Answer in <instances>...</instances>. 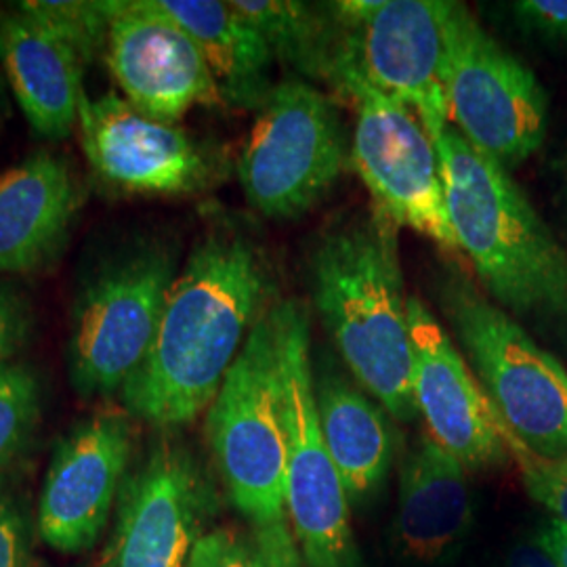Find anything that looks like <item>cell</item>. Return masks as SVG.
<instances>
[{
	"instance_id": "obj_1",
	"label": "cell",
	"mask_w": 567,
	"mask_h": 567,
	"mask_svg": "<svg viewBox=\"0 0 567 567\" xmlns=\"http://www.w3.org/2000/svg\"><path fill=\"white\" fill-rule=\"evenodd\" d=\"M271 292L259 244L238 227L210 229L179 269L154 344L122 389L126 414L156 429L196 421L271 307Z\"/></svg>"
},
{
	"instance_id": "obj_2",
	"label": "cell",
	"mask_w": 567,
	"mask_h": 567,
	"mask_svg": "<svg viewBox=\"0 0 567 567\" xmlns=\"http://www.w3.org/2000/svg\"><path fill=\"white\" fill-rule=\"evenodd\" d=\"M313 307L358 385L402 423L419 414L398 225L377 206L326 229L311 259Z\"/></svg>"
},
{
	"instance_id": "obj_3",
	"label": "cell",
	"mask_w": 567,
	"mask_h": 567,
	"mask_svg": "<svg viewBox=\"0 0 567 567\" xmlns=\"http://www.w3.org/2000/svg\"><path fill=\"white\" fill-rule=\"evenodd\" d=\"M458 252L505 311L567 322V252L503 164L447 124L433 140Z\"/></svg>"
},
{
	"instance_id": "obj_4",
	"label": "cell",
	"mask_w": 567,
	"mask_h": 567,
	"mask_svg": "<svg viewBox=\"0 0 567 567\" xmlns=\"http://www.w3.org/2000/svg\"><path fill=\"white\" fill-rule=\"evenodd\" d=\"M210 452L225 489L248 522L252 540L276 567H301L286 513V433L271 307L206 410Z\"/></svg>"
},
{
	"instance_id": "obj_5",
	"label": "cell",
	"mask_w": 567,
	"mask_h": 567,
	"mask_svg": "<svg viewBox=\"0 0 567 567\" xmlns=\"http://www.w3.org/2000/svg\"><path fill=\"white\" fill-rule=\"evenodd\" d=\"M177 250L133 240L105 250L76 286L68 339V374L84 398L122 393L147 358L179 274Z\"/></svg>"
},
{
	"instance_id": "obj_6",
	"label": "cell",
	"mask_w": 567,
	"mask_h": 567,
	"mask_svg": "<svg viewBox=\"0 0 567 567\" xmlns=\"http://www.w3.org/2000/svg\"><path fill=\"white\" fill-rule=\"evenodd\" d=\"M437 299L503 425L524 446L567 461V372L463 269L437 278Z\"/></svg>"
},
{
	"instance_id": "obj_7",
	"label": "cell",
	"mask_w": 567,
	"mask_h": 567,
	"mask_svg": "<svg viewBox=\"0 0 567 567\" xmlns=\"http://www.w3.org/2000/svg\"><path fill=\"white\" fill-rule=\"evenodd\" d=\"M286 433V513L309 567H362L349 498L330 458L316 404L309 311L295 299L271 305Z\"/></svg>"
},
{
	"instance_id": "obj_8",
	"label": "cell",
	"mask_w": 567,
	"mask_h": 567,
	"mask_svg": "<svg viewBox=\"0 0 567 567\" xmlns=\"http://www.w3.org/2000/svg\"><path fill=\"white\" fill-rule=\"evenodd\" d=\"M349 145L339 103L313 82L284 79L257 114L238 161L248 204L267 219H297L341 179Z\"/></svg>"
},
{
	"instance_id": "obj_9",
	"label": "cell",
	"mask_w": 567,
	"mask_h": 567,
	"mask_svg": "<svg viewBox=\"0 0 567 567\" xmlns=\"http://www.w3.org/2000/svg\"><path fill=\"white\" fill-rule=\"evenodd\" d=\"M446 37L450 124L507 171L522 166L547 140L543 84L463 2L450 0Z\"/></svg>"
},
{
	"instance_id": "obj_10",
	"label": "cell",
	"mask_w": 567,
	"mask_h": 567,
	"mask_svg": "<svg viewBox=\"0 0 567 567\" xmlns=\"http://www.w3.org/2000/svg\"><path fill=\"white\" fill-rule=\"evenodd\" d=\"M334 93L355 110L351 161L374 206L393 224L414 229L442 250L458 252L447 215L444 168L423 122L365 81L351 55Z\"/></svg>"
},
{
	"instance_id": "obj_11",
	"label": "cell",
	"mask_w": 567,
	"mask_h": 567,
	"mask_svg": "<svg viewBox=\"0 0 567 567\" xmlns=\"http://www.w3.org/2000/svg\"><path fill=\"white\" fill-rule=\"evenodd\" d=\"M349 55L381 93L404 103L431 140L450 124L446 95L450 0H341Z\"/></svg>"
},
{
	"instance_id": "obj_12",
	"label": "cell",
	"mask_w": 567,
	"mask_h": 567,
	"mask_svg": "<svg viewBox=\"0 0 567 567\" xmlns=\"http://www.w3.org/2000/svg\"><path fill=\"white\" fill-rule=\"evenodd\" d=\"M79 131L93 175L112 192L192 196L210 187L217 161L177 124L154 121L122 95H82Z\"/></svg>"
},
{
	"instance_id": "obj_13",
	"label": "cell",
	"mask_w": 567,
	"mask_h": 567,
	"mask_svg": "<svg viewBox=\"0 0 567 567\" xmlns=\"http://www.w3.org/2000/svg\"><path fill=\"white\" fill-rule=\"evenodd\" d=\"M133 454L131 416L105 410L61 440L42 484L39 534L63 555L97 545L121 498Z\"/></svg>"
},
{
	"instance_id": "obj_14",
	"label": "cell",
	"mask_w": 567,
	"mask_h": 567,
	"mask_svg": "<svg viewBox=\"0 0 567 567\" xmlns=\"http://www.w3.org/2000/svg\"><path fill=\"white\" fill-rule=\"evenodd\" d=\"M204 501L206 484L192 452L161 440L124 480L103 567H189Z\"/></svg>"
},
{
	"instance_id": "obj_15",
	"label": "cell",
	"mask_w": 567,
	"mask_h": 567,
	"mask_svg": "<svg viewBox=\"0 0 567 567\" xmlns=\"http://www.w3.org/2000/svg\"><path fill=\"white\" fill-rule=\"evenodd\" d=\"M103 58L122 97L154 121L175 124L196 105L225 107L198 44L143 0H121Z\"/></svg>"
},
{
	"instance_id": "obj_16",
	"label": "cell",
	"mask_w": 567,
	"mask_h": 567,
	"mask_svg": "<svg viewBox=\"0 0 567 567\" xmlns=\"http://www.w3.org/2000/svg\"><path fill=\"white\" fill-rule=\"evenodd\" d=\"M408 318L414 349V398L426 433L466 471L503 463L508 452L498 416L465 355L421 299H408Z\"/></svg>"
},
{
	"instance_id": "obj_17",
	"label": "cell",
	"mask_w": 567,
	"mask_h": 567,
	"mask_svg": "<svg viewBox=\"0 0 567 567\" xmlns=\"http://www.w3.org/2000/svg\"><path fill=\"white\" fill-rule=\"evenodd\" d=\"M84 203L74 163L39 150L0 177V274H30L65 248Z\"/></svg>"
},
{
	"instance_id": "obj_18",
	"label": "cell",
	"mask_w": 567,
	"mask_h": 567,
	"mask_svg": "<svg viewBox=\"0 0 567 567\" xmlns=\"http://www.w3.org/2000/svg\"><path fill=\"white\" fill-rule=\"evenodd\" d=\"M0 63L28 124L47 140L72 135L84 95L76 53L13 7L0 11Z\"/></svg>"
},
{
	"instance_id": "obj_19",
	"label": "cell",
	"mask_w": 567,
	"mask_h": 567,
	"mask_svg": "<svg viewBox=\"0 0 567 567\" xmlns=\"http://www.w3.org/2000/svg\"><path fill=\"white\" fill-rule=\"evenodd\" d=\"M471 522L465 466L423 433L402 466L395 524L400 547L414 561H440L461 545Z\"/></svg>"
},
{
	"instance_id": "obj_20",
	"label": "cell",
	"mask_w": 567,
	"mask_h": 567,
	"mask_svg": "<svg viewBox=\"0 0 567 567\" xmlns=\"http://www.w3.org/2000/svg\"><path fill=\"white\" fill-rule=\"evenodd\" d=\"M147 9L177 23L203 51L225 107L261 110L276 82V58L261 32L219 0H143Z\"/></svg>"
},
{
	"instance_id": "obj_21",
	"label": "cell",
	"mask_w": 567,
	"mask_h": 567,
	"mask_svg": "<svg viewBox=\"0 0 567 567\" xmlns=\"http://www.w3.org/2000/svg\"><path fill=\"white\" fill-rule=\"evenodd\" d=\"M316 404L324 444L349 503L362 505L383 486L395 442L385 412L339 374L316 379Z\"/></svg>"
},
{
	"instance_id": "obj_22",
	"label": "cell",
	"mask_w": 567,
	"mask_h": 567,
	"mask_svg": "<svg viewBox=\"0 0 567 567\" xmlns=\"http://www.w3.org/2000/svg\"><path fill=\"white\" fill-rule=\"evenodd\" d=\"M269 44L276 61L332 91L349 61V32L334 2L229 0Z\"/></svg>"
},
{
	"instance_id": "obj_23",
	"label": "cell",
	"mask_w": 567,
	"mask_h": 567,
	"mask_svg": "<svg viewBox=\"0 0 567 567\" xmlns=\"http://www.w3.org/2000/svg\"><path fill=\"white\" fill-rule=\"evenodd\" d=\"M13 7L70 47L86 68L105 55L121 0H25Z\"/></svg>"
},
{
	"instance_id": "obj_24",
	"label": "cell",
	"mask_w": 567,
	"mask_h": 567,
	"mask_svg": "<svg viewBox=\"0 0 567 567\" xmlns=\"http://www.w3.org/2000/svg\"><path fill=\"white\" fill-rule=\"evenodd\" d=\"M41 381L21 362L0 370V473L16 463L41 421Z\"/></svg>"
},
{
	"instance_id": "obj_25",
	"label": "cell",
	"mask_w": 567,
	"mask_h": 567,
	"mask_svg": "<svg viewBox=\"0 0 567 567\" xmlns=\"http://www.w3.org/2000/svg\"><path fill=\"white\" fill-rule=\"evenodd\" d=\"M498 429L508 454L515 458L522 471L524 486L529 496L543 507H547L555 515V519L567 526V461H550L529 452L507 426L503 425L501 419Z\"/></svg>"
},
{
	"instance_id": "obj_26",
	"label": "cell",
	"mask_w": 567,
	"mask_h": 567,
	"mask_svg": "<svg viewBox=\"0 0 567 567\" xmlns=\"http://www.w3.org/2000/svg\"><path fill=\"white\" fill-rule=\"evenodd\" d=\"M189 567H276L255 540L229 529L200 534Z\"/></svg>"
},
{
	"instance_id": "obj_27",
	"label": "cell",
	"mask_w": 567,
	"mask_h": 567,
	"mask_svg": "<svg viewBox=\"0 0 567 567\" xmlns=\"http://www.w3.org/2000/svg\"><path fill=\"white\" fill-rule=\"evenodd\" d=\"M34 328V307L20 284L0 278V370L13 364Z\"/></svg>"
},
{
	"instance_id": "obj_28",
	"label": "cell",
	"mask_w": 567,
	"mask_h": 567,
	"mask_svg": "<svg viewBox=\"0 0 567 567\" xmlns=\"http://www.w3.org/2000/svg\"><path fill=\"white\" fill-rule=\"evenodd\" d=\"M0 567H32L30 524L20 501L0 486Z\"/></svg>"
},
{
	"instance_id": "obj_29",
	"label": "cell",
	"mask_w": 567,
	"mask_h": 567,
	"mask_svg": "<svg viewBox=\"0 0 567 567\" xmlns=\"http://www.w3.org/2000/svg\"><path fill=\"white\" fill-rule=\"evenodd\" d=\"M508 11L527 34L567 47V0H517Z\"/></svg>"
},
{
	"instance_id": "obj_30",
	"label": "cell",
	"mask_w": 567,
	"mask_h": 567,
	"mask_svg": "<svg viewBox=\"0 0 567 567\" xmlns=\"http://www.w3.org/2000/svg\"><path fill=\"white\" fill-rule=\"evenodd\" d=\"M538 547L545 548L559 567H567V526L559 519L548 522L538 534Z\"/></svg>"
},
{
	"instance_id": "obj_31",
	"label": "cell",
	"mask_w": 567,
	"mask_h": 567,
	"mask_svg": "<svg viewBox=\"0 0 567 567\" xmlns=\"http://www.w3.org/2000/svg\"><path fill=\"white\" fill-rule=\"evenodd\" d=\"M507 567H559L545 548L538 545H522L508 557Z\"/></svg>"
},
{
	"instance_id": "obj_32",
	"label": "cell",
	"mask_w": 567,
	"mask_h": 567,
	"mask_svg": "<svg viewBox=\"0 0 567 567\" xmlns=\"http://www.w3.org/2000/svg\"><path fill=\"white\" fill-rule=\"evenodd\" d=\"M7 110H9V103H7V86H4V79L0 76V124L7 116Z\"/></svg>"
},
{
	"instance_id": "obj_33",
	"label": "cell",
	"mask_w": 567,
	"mask_h": 567,
	"mask_svg": "<svg viewBox=\"0 0 567 567\" xmlns=\"http://www.w3.org/2000/svg\"><path fill=\"white\" fill-rule=\"evenodd\" d=\"M566 183H567V168H566Z\"/></svg>"
}]
</instances>
